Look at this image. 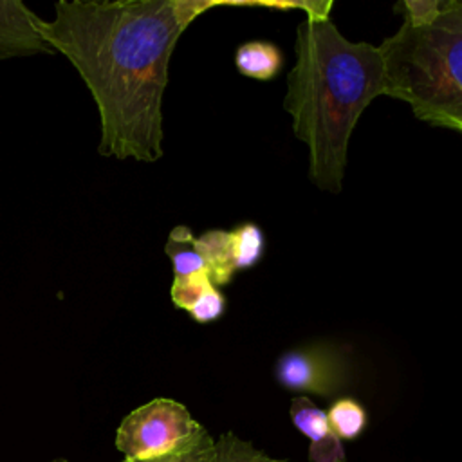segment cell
<instances>
[{
    "label": "cell",
    "instance_id": "obj_8",
    "mask_svg": "<svg viewBox=\"0 0 462 462\" xmlns=\"http://www.w3.org/2000/svg\"><path fill=\"white\" fill-rule=\"evenodd\" d=\"M170 296L173 305L184 309L197 323L217 321L226 312V298L206 271L173 278Z\"/></svg>",
    "mask_w": 462,
    "mask_h": 462
},
{
    "label": "cell",
    "instance_id": "obj_14",
    "mask_svg": "<svg viewBox=\"0 0 462 462\" xmlns=\"http://www.w3.org/2000/svg\"><path fill=\"white\" fill-rule=\"evenodd\" d=\"M209 462H291L283 458H274L265 451L253 446V442L240 439L233 431L222 433L215 439L213 457Z\"/></svg>",
    "mask_w": 462,
    "mask_h": 462
},
{
    "label": "cell",
    "instance_id": "obj_16",
    "mask_svg": "<svg viewBox=\"0 0 462 462\" xmlns=\"http://www.w3.org/2000/svg\"><path fill=\"white\" fill-rule=\"evenodd\" d=\"M451 0H402L395 9H402L404 22L415 27L433 23L448 7Z\"/></svg>",
    "mask_w": 462,
    "mask_h": 462
},
{
    "label": "cell",
    "instance_id": "obj_17",
    "mask_svg": "<svg viewBox=\"0 0 462 462\" xmlns=\"http://www.w3.org/2000/svg\"><path fill=\"white\" fill-rule=\"evenodd\" d=\"M51 462H69L67 458H54V460H51Z\"/></svg>",
    "mask_w": 462,
    "mask_h": 462
},
{
    "label": "cell",
    "instance_id": "obj_5",
    "mask_svg": "<svg viewBox=\"0 0 462 462\" xmlns=\"http://www.w3.org/2000/svg\"><path fill=\"white\" fill-rule=\"evenodd\" d=\"M274 377L289 392L332 399L350 386L352 365L345 348L312 343L285 350L274 365Z\"/></svg>",
    "mask_w": 462,
    "mask_h": 462
},
{
    "label": "cell",
    "instance_id": "obj_15",
    "mask_svg": "<svg viewBox=\"0 0 462 462\" xmlns=\"http://www.w3.org/2000/svg\"><path fill=\"white\" fill-rule=\"evenodd\" d=\"M213 446H215V439L208 433L206 428H202L193 439H189L186 444H182L171 453L153 457V458H143V460L123 458L121 462H209L213 457Z\"/></svg>",
    "mask_w": 462,
    "mask_h": 462
},
{
    "label": "cell",
    "instance_id": "obj_2",
    "mask_svg": "<svg viewBox=\"0 0 462 462\" xmlns=\"http://www.w3.org/2000/svg\"><path fill=\"white\" fill-rule=\"evenodd\" d=\"M294 51L283 108L309 148L310 180L339 193L354 126L370 101L386 96L383 60L375 45L348 42L330 18H305Z\"/></svg>",
    "mask_w": 462,
    "mask_h": 462
},
{
    "label": "cell",
    "instance_id": "obj_4",
    "mask_svg": "<svg viewBox=\"0 0 462 462\" xmlns=\"http://www.w3.org/2000/svg\"><path fill=\"white\" fill-rule=\"evenodd\" d=\"M202 428L182 402L157 397L121 420L114 444L126 460L153 458L175 451Z\"/></svg>",
    "mask_w": 462,
    "mask_h": 462
},
{
    "label": "cell",
    "instance_id": "obj_12",
    "mask_svg": "<svg viewBox=\"0 0 462 462\" xmlns=\"http://www.w3.org/2000/svg\"><path fill=\"white\" fill-rule=\"evenodd\" d=\"M193 240L195 236L188 226H175L170 231L164 251L171 262L173 278L204 273V271L208 273V265L204 258L199 254V251L195 249Z\"/></svg>",
    "mask_w": 462,
    "mask_h": 462
},
{
    "label": "cell",
    "instance_id": "obj_11",
    "mask_svg": "<svg viewBox=\"0 0 462 462\" xmlns=\"http://www.w3.org/2000/svg\"><path fill=\"white\" fill-rule=\"evenodd\" d=\"M327 413V420L334 435L343 440H356L361 437L368 426V413L365 406L354 397H337L330 402Z\"/></svg>",
    "mask_w": 462,
    "mask_h": 462
},
{
    "label": "cell",
    "instance_id": "obj_10",
    "mask_svg": "<svg viewBox=\"0 0 462 462\" xmlns=\"http://www.w3.org/2000/svg\"><path fill=\"white\" fill-rule=\"evenodd\" d=\"M235 65L242 76L267 81L278 76L283 67V54L278 45L265 40L244 42L235 52Z\"/></svg>",
    "mask_w": 462,
    "mask_h": 462
},
{
    "label": "cell",
    "instance_id": "obj_1",
    "mask_svg": "<svg viewBox=\"0 0 462 462\" xmlns=\"http://www.w3.org/2000/svg\"><path fill=\"white\" fill-rule=\"evenodd\" d=\"M215 7H267L236 0H60L54 18L36 16L40 36L78 70L99 114L103 157L141 162L162 152V96L182 32Z\"/></svg>",
    "mask_w": 462,
    "mask_h": 462
},
{
    "label": "cell",
    "instance_id": "obj_7",
    "mask_svg": "<svg viewBox=\"0 0 462 462\" xmlns=\"http://www.w3.org/2000/svg\"><path fill=\"white\" fill-rule=\"evenodd\" d=\"M289 415L294 428L310 440V462H346L345 446L330 430L325 410L316 406L307 395H298L291 401Z\"/></svg>",
    "mask_w": 462,
    "mask_h": 462
},
{
    "label": "cell",
    "instance_id": "obj_3",
    "mask_svg": "<svg viewBox=\"0 0 462 462\" xmlns=\"http://www.w3.org/2000/svg\"><path fill=\"white\" fill-rule=\"evenodd\" d=\"M386 96L406 101L417 119L462 132V4L430 25L402 22L379 47Z\"/></svg>",
    "mask_w": 462,
    "mask_h": 462
},
{
    "label": "cell",
    "instance_id": "obj_9",
    "mask_svg": "<svg viewBox=\"0 0 462 462\" xmlns=\"http://www.w3.org/2000/svg\"><path fill=\"white\" fill-rule=\"evenodd\" d=\"M195 249L208 265L209 278L215 287L227 285L236 274L233 265L231 236L226 229H209L193 240Z\"/></svg>",
    "mask_w": 462,
    "mask_h": 462
},
{
    "label": "cell",
    "instance_id": "obj_6",
    "mask_svg": "<svg viewBox=\"0 0 462 462\" xmlns=\"http://www.w3.org/2000/svg\"><path fill=\"white\" fill-rule=\"evenodd\" d=\"M36 13L23 2H0V60L56 54L36 29Z\"/></svg>",
    "mask_w": 462,
    "mask_h": 462
},
{
    "label": "cell",
    "instance_id": "obj_13",
    "mask_svg": "<svg viewBox=\"0 0 462 462\" xmlns=\"http://www.w3.org/2000/svg\"><path fill=\"white\" fill-rule=\"evenodd\" d=\"M235 271L251 269L256 265L265 251V236L262 227L253 222H244L229 231Z\"/></svg>",
    "mask_w": 462,
    "mask_h": 462
}]
</instances>
